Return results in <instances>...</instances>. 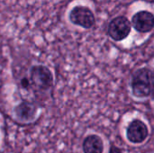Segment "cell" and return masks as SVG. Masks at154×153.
I'll return each mask as SVG.
<instances>
[{"label":"cell","mask_w":154,"mask_h":153,"mask_svg":"<svg viewBox=\"0 0 154 153\" xmlns=\"http://www.w3.org/2000/svg\"><path fill=\"white\" fill-rule=\"evenodd\" d=\"M151 98L154 101V69H151Z\"/></svg>","instance_id":"cell-9"},{"label":"cell","mask_w":154,"mask_h":153,"mask_svg":"<svg viewBox=\"0 0 154 153\" xmlns=\"http://www.w3.org/2000/svg\"><path fill=\"white\" fill-rule=\"evenodd\" d=\"M131 24L138 32H150L154 29V14L147 10L139 11L133 15Z\"/></svg>","instance_id":"cell-6"},{"label":"cell","mask_w":154,"mask_h":153,"mask_svg":"<svg viewBox=\"0 0 154 153\" xmlns=\"http://www.w3.org/2000/svg\"><path fill=\"white\" fill-rule=\"evenodd\" d=\"M69 21L83 29H91L96 24V16L93 11L86 5H77L73 6L68 14Z\"/></svg>","instance_id":"cell-2"},{"label":"cell","mask_w":154,"mask_h":153,"mask_svg":"<svg viewBox=\"0 0 154 153\" xmlns=\"http://www.w3.org/2000/svg\"><path fill=\"white\" fill-rule=\"evenodd\" d=\"M131 89L134 97L143 99L151 96V69L144 67L136 69L131 78Z\"/></svg>","instance_id":"cell-1"},{"label":"cell","mask_w":154,"mask_h":153,"mask_svg":"<svg viewBox=\"0 0 154 153\" xmlns=\"http://www.w3.org/2000/svg\"><path fill=\"white\" fill-rule=\"evenodd\" d=\"M21 85H22V87H23V88H27V87L31 85V82H30V80L27 79V78H23V79L21 80Z\"/></svg>","instance_id":"cell-11"},{"label":"cell","mask_w":154,"mask_h":153,"mask_svg":"<svg viewBox=\"0 0 154 153\" xmlns=\"http://www.w3.org/2000/svg\"><path fill=\"white\" fill-rule=\"evenodd\" d=\"M30 82L38 90L45 91L52 87L53 76L47 67L34 65L30 69Z\"/></svg>","instance_id":"cell-3"},{"label":"cell","mask_w":154,"mask_h":153,"mask_svg":"<svg viewBox=\"0 0 154 153\" xmlns=\"http://www.w3.org/2000/svg\"><path fill=\"white\" fill-rule=\"evenodd\" d=\"M84 153H103L104 142L100 136L97 134L88 135L82 143Z\"/></svg>","instance_id":"cell-7"},{"label":"cell","mask_w":154,"mask_h":153,"mask_svg":"<svg viewBox=\"0 0 154 153\" xmlns=\"http://www.w3.org/2000/svg\"><path fill=\"white\" fill-rule=\"evenodd\" d=\"M108 153H123V151L120 148L116 147L115 144H111Z\"/></svg>","instance_id":"cell-10"},{"label":"cell","mask_w":154,"mask_h":153,"mask_svg":"<svg viewBox=\"0 0 154 153\" xmlns=\"http://www.w3.org/2000/svg\"><path fill=\"white\" fill-rule=\"evenodd\" d=\"M131 30V22L125 15H118L113 18L107 25V34L115 41H122L126 39Z\"/></svg>","instance_id":"cell-4"},{"label":"cell","mask_w":154,"mask_h":153,"mask_svg":"<svg viewBox=\"0 0 154 153\" xmlns=\"http://www.w3.org/2000/svg\"><path fill=\"white\" fill-rule=\"evenodd\" d=\"M37 109L36 106L30 102H22L15 108L14 113L17 118L22 121H28L35 115Z\"/></svg>","instance_id":"cell-8"},{"label":"cell","mask_w":154,"mask_h":153,"mask_svg":"<svg viewBox=\"0 0 154 153\" xmlns=\"http://www.w3.org/2000/svg\"><path fill=\"white\" fill-rule=\"evenodd\" d=\"M126 138L133 144L144 142L149 136V129L144 122L140 119H134L126 128Z\"/></svg>","instance_id":"cell-5"}]
</instances>
